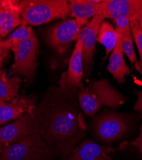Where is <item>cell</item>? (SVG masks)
<instances>
[{
    "instance_id": "cell-1",
    "label": "cell",
    "mask_w": 142,
    "mask_h": 160,
    "mask_svg": "<svg viewBox=\"0 0 142 160\" xmlns=\"http://www.w3.org/2000/svg\"><path fill=\"white\" fill-rule=\"evenodd\" d=\"M77 92L53 87L37 106L38 133L61 160L85 135L86 127L77 101Z\"/></svg>"
},
{
    "instance_id": "cell-2",
    "label": "cell",
    "mask_w": 142,
    "mask_h": 160,
    "mask_svg": "<svg viewBox=\"0 0 142 160\" xmlns=\"http://www.w3.org/2000/svg\"><path fill=\"white\" fill-rule=\"evenodd\" d=\"M81 108L88 116H93L101 106L117 109L124 104L126 98L111 86L107 79L102 78L83 85L77 92Z\"/></svg>"
},
{
    "instance_id": "cell-3",
    "label": "cell",
    "mask_w": 142,
    "mask_h": 160,
    "mask_svg": "<svg viewBox=\"0 0 142 160\" xmlns=\"http://www.w3.org/2000/svg\"><path fill=\"white\" fill-rule=\"evenodd\" d=\"M19 7L21 24L25 26H39L71 17V5L66 0H23Z\"/></svg>"
},
{
    "instance_id": "cell-4",
    "label": "cell",
    "mask_w": 142,
    "mask_h": 160,
    "mask_svg": "<svg viewBox=\"0 0 142 160\" xmlns=\"http://www.w3.org/2000/svg\"><path fill=\"white\" fill-rule=\"evenodd\" d=\"M56 156L38 132L0 151V160H55Z\"/></svg>"
},
{
    "instance_id": "cell-5",
    "label": "cell",
    "mask_w": 142,
    "mask_h": 160,
    "mask_svg": "<svg viewBox=\"0 0 142 160\" xmlns=\"http://www.w3.org/2000/svg\"><path fill=\"white\" fill-rule=\"evenodd\" d=\"M129 121L126 117L113 112H103L95 117L92 131L103 142H111L122 138L127 131Z\"/></svg>"
},
{
    "instance_id": "cell-6",
    "label": "cell",
    "mask_w": 142,
    "mask_h": 160,
    "mask_svg": "<svg viewBox=\"0 0 142 160\" xmlns=\"http://www.w3.org/2000/svg\"><path fill=\"white\" fill-rule=\"evenodd\" d=\"M37 106L12 123L0 128V151L20 142L35 132H38Z\"/></svg>"
},
{
    "instance_id": "cell-7",
    "label": "cell",
    "mask_w": 142,
    "mask_h": 160,
    "mask_svg": "<svg viewBox=\"0 0 142 160\" xmlns=\"http://www.w3.org/2000/svg\"><path fill=\"white\" fill-rule=\"evenodd\" d=\"M38 43L33 32L22 41L14 53V62L11 68L12 73L31 78L37 68V50Z\"/></svg>"
},
{
    "instance_id": "cell-8",
    "label": "cell",
    "mask_w": 142,
    "mask_h": 160,
    "mask_svg": "<svg viewBox=\"0 0 142 160\" xmlns=\"http://www.w3.org/2000/svg\"><path fill=\"white\" fill-rule=\"evenodd\" d=\"M82 28L75 19L63 20L49 29L47 42L60 54H64L69 44L79 38Z\"/></svg>"
},
{
    "instance_id": "cell-9",
    "label": "cell",
    "mask_w": 142,
    "mask_h": 160,
    "mask_svg": "<svg viewBox=\"0 0 142 160\" xmlns=\"http://www.w3.org/2000/svg\"><path fill=\"white\" fill-rule=\"evenodd\" d=\"M100 5V16L105 19L125 18L131 21L142 14L140 0H102Z\"/></svg>"
},
{
    "instance_id": "cell-10",
    "label": "cell",
    "mask_w": 142,
    "mask_h": 160,
    "mask_svg": "<svg viewBox=\"0 0 142 160\" xmlns=\"http://www.w3.org/2000/svg\"><path fill=\"white\" fill-rule=\"evenodd\" d=\"M83 69L82 45L78 38L70 58L68 69L61 76L60 87L64 89L78 91L83 86Z\"/></svg>"
},
{
    "instance_id": "cell-11",
    "label": "cell",
    "mask_w": 142,
    "mask_h": 160,
    "mask_svg": "<svg viewBox=\"0 0 142 160\" xmlns=\"http://www.w3.org/2000/svg\"><path fill=\"white\" fill-rule=\"evenodd\" d=\"M104 20L105 18L102 16H96L80 32L79 39L82 45L83 67L86 72H88L92 66L99 29Z\"/></svg>"
},
{
    "instance_id": "cell-12",
    "label": "cell",
    "mask_w": 142,
    "mask_h": 160,
    "mask_svg": "<svg viewBox=\"0 0 142 160\" xmlns=\"http://www.w3.org/2000/svg\"><path fill=\"white\" fill-rule=\"evenodd\" d=\"M34 96H17L10 101L0 99V126L17 120L35 107Z\"/></svg>"
},
{
    "instance_id": "cell-13",
    "label": "cell",
    "mask_w": 142,
    "mask_h": 160,
    "mask_svg": "<svg viewBox=\"0 0 142 160\" xmlns=\"http://www.w3.org/2000/svg\"><path fill=\"white\" fill-rule=\"evenodd\" d=\"M115 151V149L110 145H102L93 140H86L62 160H111L110 154Z\"/></svg>"
},
{
    "instance_id": "cell-14",
    "label": "cell",
    "mask_w": 142,
    "mask_h": 160,
    "mask_svg": "<svg viewBox=\"0 0 142 160\" xmlns=\"http://www.w3.org/2000/svg\"><path fill=\"white\" fill-rule=\"evenodd\" d=\"M118 33V41L111 52L107 69L117 82L119 84H123L125 82V76L130 75L131 71L126 65L124 58V54L122 51L121 35L119 32Z\"/></svg>"
},
{
    "instance_id": "cell-15",
    "label": "cell",
    "mask_w": 142,
    "mask_h": 160,
    "mask_svg": "<svg viewBox=\"0 0 142 160\" xmlns=\"http://www.w3.org/2000/svg\"><path fill=\"white\" fill-rule=\"evenodd\" d=\"M71 17L74 18L81 28L86 25L90 19L100 16V3H95L92 0H71Z\"/></svg>"
},
{
    "instance_id": "cell-16",
    "label": "cell",
    "mask_w": 142,
    "mask_h": 160,
    "mask_svg": "<svg viewBox=\"0 0 142 160\" xmlns=\"http://www.w3.org/2000/svg\"><path fill=\"white\" fill-rule=\"evenodd\" d=\"M118 38L119 33L113 26L108 21H102L99 29L97 41L105 48V60L107 58L117 45Z\"/></svg>"
},
{
    "instance_id": "cell-17",
    "label": "cell",
    "mask_w": 142,
    "mask_h": 160,
    "mask_svg": "<svg viewBox=\"0 0 142 160\" xmlns=\"http://www.w3.org/2000/svg\"><path fill=\"white\" fill-rule=\"evenodd\" d=\"M22 24L20 9L0 10V40Z\"/></svg>"
},
{
    "instance_id": "cell-18",
    "label": "cell",
    "mask_w": 142,
    "mask_h": 160,
    "mask_svg": "<svg viewBox=\"0 0 142 160\" xmlns=\"http://www.w3.org/2000/svg\"><path fill=\"white\" fill-rule=\"evenodd\" d=\"M21 83L19 76L9 78L5 71L0 69V99L8 102L16 97Z\"/></svg>"
},
{
    "instance_id": "cell-19",
    "label": "cell",
    "mask_w": 142,
    "mask_h": 160,
    "mask_svg": "<svg viewBox=\"0 0 142 160\" xmlns=\"http://www.w3.org/2000/svg\"><path fill=\"white\" fill-rule=\"evenodd\" d=\"M33 32L30 26L21 24L6 40L3 41V43L8 50L14 52L20 44L30 37Z\"/></svg>"
},
{
    "instance_id": "cell-20",
    "label": "cell",
    "mask_w": 142,
    "mask_h": 160,
    "mask_svg": "<svg viewBox=\"0 0 142 160\" xmlns=\"http://www.w3.org/2000/svg\"><path fill=\"white\" fill-rule=\"evenodd\" d=\"M121 35L122 51L124 54L126 55L129 60L131 62L133 68L135 65V68L141 74H142V71L140 68V64L137 61V58L135 55V52L133 47V37L131 35V30H128L125 32L119 33Z\"/></svg>"
},
{
    "instance_id": "cell-21",
    "label": "cell",
    "mask_w": 142,
    "mask_h": 160,
    "mask_svg": "<svg viewBox=\"0 0 142 160\" xmlns=\"http://www.w3.org/2000/svg\"><path fill=\"white\" fill-rule=\"evenodd\" d=\"M131 35L139 52L140 66L142 71V30L140 28L138 19L130 21Z\"/></svg>"
},
{
    "instance_id": "cell-22",
    "label": "cell",
    "mask_w": 142,
    "mask_h": 160,
    "mask_svg": "<svg viewBox=\"0 0 142 160\" xmlns=\"http://www.w3.org/2000/svg\"><path fill=\"white\" fill-rule=\"evenodd\" d=\"M113 21L116 26L115 30L119 33L125 32L128 30H131L130 21L127 18H120L118 19H113Z\"/></svg>"
},
{
    "instance_id": "cell-23",
    "label": "cell",
    "mask_w": 142,
    "mask_h": 160,
    "mask_svg": "<svg viewBox=\"0 0 142 160\" xmlns=\"http://www.w3.org/2000/svg\"><path fill=\"white\" fill-rule=\"evenodd\" d=\"M20 2L15 0H0V10L7 9H20Z\"/></svg>"
},
{
    "instance_id": "cell-24",
    "label": "cell",
    "mask_w": 142,
    "mask_h": 160,
    "mask_svg": "<svg viewBox=\"0 0 142 160\" xmlns=\"http://www.w3.org/2000/svg\"><path fill=\"white\" fill-rule=\"evenodd\" d=\"M9 51L3 44L2 40H0V69L2 67L3 62L7 58Z\"/></svg>"
},
{
    "instance_id": "cell-25",
    "label": "cell",
    "mask_w": 142,
    "mask_h": 160,
    "mask_svg": "<svg viewBox=\"0 0 142 160\" xmlns=\"http://www.w3.org/2000/svg\"><path fill=\"white\" fill-rule=\"evenodd\" d=\"M131 144L138 149V151L142 156V125L140 128L138 137L131 142Z\"/></svg>"
},
{
    "instance_id": "cell-26",
    "label": "cell",
    "mask_w": 142,
    "mask_h": 160,
    "mask_svg": "<svg viewBox=\"0 0 142 160\" xmlns=\"http://www.w3.org/2000/svg\"><path fill=\"white\" fill-rule=\"evenodd\" d=\"M135 94L137 96V100L134 105V110L140 112L142 115V90L136 91Z\"/></svg>"
},
{
    "instance_id": "cell-27",
    "label": "cell",
    "mask_w": 142,
    "mask_h": 160,
    "mask_svg": "<svg viewBox=\"0 0 142 160\" xmlns=\"http://www.w3.org/2000/svg\"><path fill=\"white\" fill-rule=\"evenodd\" d=\"M138 22H139V24H140V28H141V30H142V14H141V16L138 18Z\"/></svg>"
},
{
    "instance_id": "cell-28",
    "label": "cell",
    "mask_w": 142,
    "mask_h": 160,
    "mask_svg": "<svg viewBox=\"0 0 142 160\" xmlns=\"http://www.w3.org/2000/svg\"><path fill=\"white\" fill-rule=\"evenodd\" d=\"M140 3H141V5L142 6V0H140Z\"/></svg>"
}]
</instances>
